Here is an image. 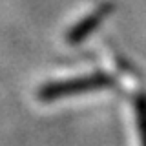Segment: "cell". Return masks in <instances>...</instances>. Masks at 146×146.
Returning a JSON list of instances; mask_svg holds the SVG:
<instances>
[{
  "label": "cell",
  "mask_w": 146,
  "mask_h": 146,
  "mask_svg": "<svg viewBox=\"0 0 146 146\" xmlns=\"http://www.w3.org/2000/svg\"><path fill=\"white\" fill-rule=\"evenodd\" d=\"M102 79H80V80H68V82H57V84H49L46 88L40 90V99L44 100H51L62 95H70V93H79V91L91 90L95 86H99Z\"/></svg>",
  "instance_id": "1"
}]
</instances>
